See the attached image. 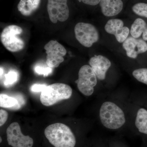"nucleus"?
I'll list each match as a JSON object with an SVG mask.
<instances>
[{
	"instance_id": "f03ea898",
	"label": "nucleus",
	"mask_w": 147,
	"mask_h": 147,
	"mask_svg": "<svg viewBox=\"0 0 147 147\" xmlns=\"http://www.w3.org/2000/svg\"><path fill=\"white\" fill-rule=\"evenodd\" d=\"M45 137L55 147H74L76 144L75 136L67 125L56 123L47 126L44 131Z\"/></svg>"
},
{
	"instance_id": "bb28decb",
	"label": "nucleus",
	"mask_w": 147,
	"mask_h": 147,
	"mask_svg": "<svg viewBox=\"0 0 147 147\" xmlns=\"http://www.w3.org/2000/svg\"><path fill=\"white\" fill-rule=\"evenodd\" d=\"M0 139H1V141H0V142H2V138H1H1H0Z\"/></svg>"
},
{
	"instance_id": "aec40b11",
	"label": "nucleus",
	"mask_w": 147,
	"mask_h": 147,
	"mask_svg": "<svg viewBox=\"0 0 147 147\" xmlns=\"http://www.w3.org/2000/svg\"><path fill=\"white\" fill-rule=\"evenodd\" d=\"M132 75L138 82L147 85V68L136 69L132 71Z\"/></svg>"
},
{
	"instance_id": "423d86ee",
	"label": "nucleus",
	"mask_w": 147,
	"mask_h": 147,
	"mask_svg": "<svg viewBox=\"0 0 147 147\" xmlns=\"http://www.w3.org/2000/svg\"><path fill=\"white\" fill-rule=\"evenodd\" d=\"M75 82L82 94L90 96L94 92V87L97 84L98 79L90 66L85 65L79 69L78 79Z\"/></svg>"
},
{
	"instance_id": "412c9836",
	"label": "nucleus",
	"mask_w": 147,
	"mask_h": 147,
	"mask_svg": "<svg viewBox=\"0 0 147 147\" xmlns=\"http://www.w3.org/2000/svg\"><path fill=\"white\" fill-rule=\"evenodd\" d=\"M34 70L36 73L38 75H43L44 76H47L50 75L53 71V68L47 65L38 64L35 66Z\"/></svg>"
},
{
	"instance_id": "7ed1b4c3",
	"label": "nucleus",
	"mask_w": 147,
	"mask_h": 147,
	"mask_svg": "<svg viewBox=\"0 0 147 147\" xmlns=\"http://www.w3.org/2000/svg\"><path fill=\"white\" fill-rule=\"evenodd\" d=\"M72 90L67 84L56 83L47 86L41 92L40 101L46 106L54 105L60 100L68 99L71 97Z\"/></svg>"
},
{
	"instance_id": "20e7f679",
	"label": "nucleus",
	"mask_w": 147,
	"mask_h": 147,
	"mask_svg": "<svg viewBox=\"0 0 147 147\" xmlns=\"http://www.w3.org/2000/svg\"><path fill=\"white\" fill-rule=\"evenodd\" d=\"M74 32L77 41L87 48L91 47L100 39V34L97 28L90 23H77L74 27Z\"/></svg>"
},
{
	"instance_id": "6e6552de",
	"label": "nucleus",
	"mask_w": 147,
	"mask_h": 147,
	"mask_svg": "<svg viewBox=\"0 0 147 147\" xmlns=\"http://www.w3.org/2000/svg\"><path fill=\"white\" fill-rule=\"evenodd\" d=\"M8 144L13 147H32L33 139L29 136H25L21 132V127L17 122L11 124L6 130Z\"/></svg>"
},
{
	"instance_id": "9b49d317",
	"label": "nucleus",
	"mask_w": 147,
	"mask_h": 147,
	"mask_svg": "<svg viewBox=\"0 0 147 147\" xmlns=\"http://www.w3.org/2000/svg\"><path fill=\"white\" fill-rule=\"evenodd\" d=\"M127 57L136 59L139 55L147 52V42L142 38H135L129 36L121 44Z\"/></svg>"
},
{
	"instance_id": "4be33fe9",
	"label": "nucleus",
	"mask_w": 147,
	"mask_h": 147,
	"mask_svg": "<svg viewBox=\"0 0 147 147\" xmlns=\"http://www.w3.org/2000/svg\"><path fill=\"white\" fill-rule=\"evenodd\" d=\"M47 86L45 84H35L31 87V90L35 92H42L45 90Z\"/></svg>"
},
{
	"instance_id": "6ab92c4d",
	"label": "nucleus",
	"mask_w": 147,
	"mask_h": 147,
	"mask_svg": "<svg viewBox=\"0 0 147 147\" xmlns=\"http://www.w3.org/2000/svg\"><path fill=\"white\" fill-rule=\"evenodd\" d=\"M131 9L133 13L137 16L147 18V3H137L132 6Z\"/></svg>"
},
{
	"instance_id": "a211bd4d",
	"label": "nucleus",
	"mask_w": 147,
	"mask_h": 147,
	"mask_svg": "<svg viewBox=\"0 0 147 147\" xmlns=\"http://www.w3.org/2000/svg\"><path fill=\"white\" fill-rule=\"evenodd\" d=\"M18 71L13 69L9 70L8 73L5 75L4 85L6 87L11 86L18 81Z\"/></svg>"
},
{
	"instance_id": "39448f33",
	"label": "nucleus",
	"mask_w": 147,
	"mask_h": 147,
	"mask_svg": "<svg viewBox=\"0 0 147 147\" xmlns=\"http://www.w3.org/2000/svg\"><path fill=\"white\" fill-rule=\"evenodd\" d=\"M23 30L16 25H10L3 30L1 34V40L6 49L11 52L20 51L24 48L25 43L19 37Z\"/></svg>"
},
{
	"instance_id": "0eeeda50",
	"label": "nucleus",
	"mask_w": 147,
	"mask_h": 147,
	"mask_svg": "<svg viewBox=\"0 0 147 147\" xmlns=\"http://www.w3.org/2000/svg\"><path fill=\"white\" fill-rule=\"evenodd\" d=\"M130 28L123 20L115 18L107 21L104 30L106 33L114 36L118 43L122 44L130 36Z\"/></svg>"
},
{
	"instance_id": "b1692460",
	"label": "nucleus",
	"mask_w": 147,
	"mask_h": 147,
	"mask_svg": "<svg viewBox=\"0 0 147 147\" xmlns=\"http://www.w3.org/2000/svg\"><path fill=\"white\" fill-rule=\"evenodd\" d=\"M78 1L79 2H82L87 5L95 6L99 4L100 0H78Z\"/></svg>"
},
{
	"instance_id": "5701e85b",
	"label": "nucleus",
	"mask_w": 147,
	"mask_h": 147,
	"mask_svg": "<svg viewBox=\"0 0 147 147\" xmlns=\"http://www.w3.org/2000/svg\"><path fill=\"white\" fill-rule=\"evenodd\" d=\"M8 114L7 111L3 109L0 110V126L3 125L8 118Z\"/></svg>"
},
{
	"instance_id": "a878e982",
	"label": "nucleus",
	"mask_w": 147,
	"mask_h": 147,
	"mask_svg": "<svg viewBox=\"0 0 147 147\" xmlns=\"http://www.w3.org/2000/svg\"><path fill=\"white\" fill-rule=\"evenodd\" d=\"M0 70H1V71H0V73H1V74H0L1 75V79L2 78L3 74V69L2 67H1Z\"/></svg>"
},
{
	"instance_id": "dca6fc26",
	"label": "nucleus",
	"mask_w": 147,
	"mask_h": 147,
	"mask_svg": "<svg viewBox=\"0 0 147 147\" xmlns=\"http://www.w3.org/2000/svg\"><path fill=\"white\" fill-rule=\"evenodd\" d=\"M135 125L139 132L147 134V110L141 108L137 111Z\"/></svg>"
},
{
	"instance_id": "9d476101",
	"label": "nucleus",
	"mask_w": 147,
	"mask_h": 147,
	"mask_svg": "<svg viewBox=\"0 0 147 147\" xmlns=\"http://www.w3.org/2000/svg\"><path fill=\"white\" fill-rule=\"evenodd\" d=\"M47 11L50 20L56 24L58 21L64 22L69 15L67 0H47Z\"/></svg>"
},
{
	"instance_id": "ddd939ff",
	"label": "nucleus",
	"mask_w": 147,
	"mask_h": 147,
	"mask_svg": "<svg viewBox=\"0 0 147 147\" xmlns=\"http://www.w3.org/2000/svg\"><path fill=\"white\" fill-rule=\"evenodd\" d=\"M99 5L102 14L107 17L119 15L123 8L122 0H100Z\"/></svg>"
},
{
	"instance_id": "4468645a",
	"label": "nucleus",
	"mask_w": 147,
	"mask_h": 147,
	"mask_svg": "<svg viewBox=\"0 0 147 147\" xmlns=\"http://www.w3.org/2000/svg\"><path fill=\"white\" fill-rule=\"evenodd\" d=\"M40 2V0H21L17 6L18 10L24 16H30L36 10Z\"/></svg>"
},
{
	"instance_id": "2eb2a0df",
	"label": "nucleus",
	"mask_w": 147,
	"mask_h": 147,
	"mask_svg": "<svg viewBox=\"0 0 147 147\" xmlns=\"http://www.w3.org/2000/svg\"><path fill=\"white\" fill-rule=\"evenodd\" d=\"M147 28V23L144 19L136 18L130 25V36L134 38H140Z\"/></svg>"
},
{
	"instance_id": "f257e3e1",
	"label": "nucleus",
	"mask_w": 147,
	"mask_h": 147,
	"mask_svg": "<svg viewBox=\"0 0 147 147\" xmlns=\"http://www.w3.org/2000/svg\"><path fill=\"white\" fill-rule=\"evenodd\" d=\"M99 116L102 125L111 130L121 128L126 122L123 110L117 104L111 101L102 103L99 110Z\"/></svg>"
},
{
	"instance_id": "393cba45",
	"label": "nucleus",
	"mask_w": 147,
	"mask_h": 147,
	"mask_svg": "<svg viewBox=\"0 0 147 147\" xmlns=\"http://www.w3.org/2000/svg\"><path fill=\"white\" fill-rule=\"evenodd\" d=\"M141 38H142L145 41H147V28L142 34Z\"/></svg>"
},
{
	"instance_id": "f8f14e48",
	"label": "nucleus",
	"mask_w": 147,
	"mask_h": 147,
	"mask_svg": "<svg viewBox=\"0 0 147 147\" xmlns=\"http://www.w3.org/2000/svg\"><path fill=\"white\" fill-rule=\"evenodd\" d=\"M89 65L94 71L98 80L103 81L106 79L108 71L112 66V62L104 55H94L90 59Z\"/></svg>"
},
{
	"instance_id": "f3484780",
	"label": "nucleus",
	"mask_w": 147,
	"mask_h": 147,
	"mask_svg": "<svg viewBox=\"0 0 147 147\" xmlns=\"http://www.w3.org/2000/svg\"><path fill=\"white\" fill-rule=\"evenodd\" d=\"M0 106L1 108H8L12 110H19L18 100L13 96L1 94Z\"/></svg>"
},
{
	"instance_id": "1a4fd4ad",
	"label": "nucleus",
	"mask_w": 147,
	"mask_h": 147,
	"mask_svg": "<svg viewBox=\"0 0 147 147\" xmlns=\"http://www.w3.org/2000/svg\"><path fill=\"white\" fill-rule=\"evenodd\" d=\"M47 54L46 64L51 68L58 67L64 61L67 50L57 40H51L44 46Z\"/></svg>"
}]
</instances>
